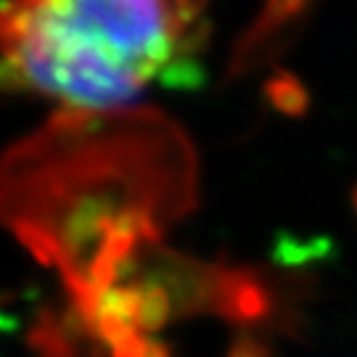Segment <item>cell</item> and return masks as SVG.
<instances>
[{
    "mask_svg": "<svg viewBox=\"0 0 357 357\" xmlns=\"http://www.w3.org/2000/svg\"><path fill=\"white\" fill-rule=\"evenodd\" d=\"M202 0H3L0 82L72 112L116 109L204 45Z\"/></svg>",
    "mask_w": 357,
    "mask_h": 357,
    "instance_id": "6da1fadb",
    "label": "cell"
}]
</instances>
